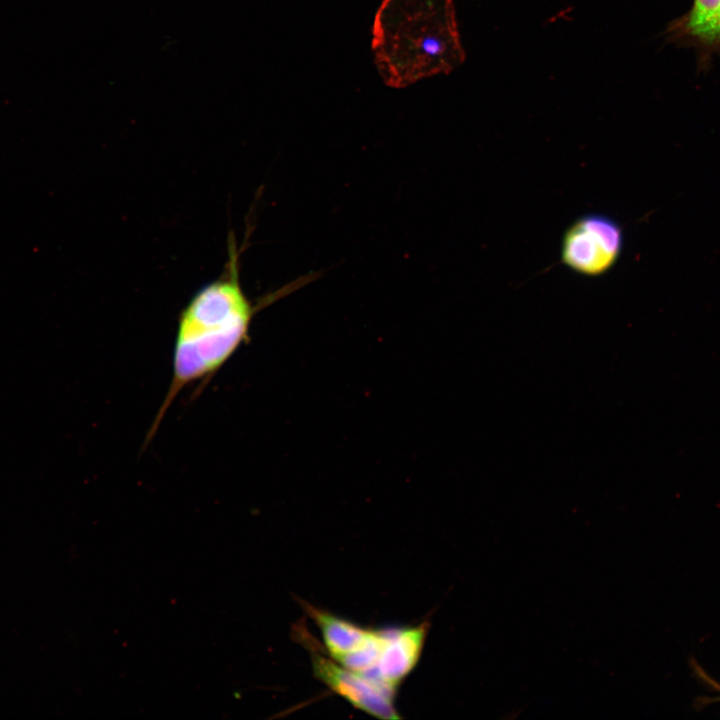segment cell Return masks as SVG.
I'll return each instance as SVG.
<instances>
[{
	"label": "cell",
	"instance_id": "6da1fadb",
	"mask_svg": "<svg viewBox=\"0 0 720 720\" xmlns=\"http://www.w3.org/2000/svg\"><path fill=\"white\" fill-rule=\"evenodd\" d=\"M225 272L201 287L178 315L172 359V377L166 396L145 439L149 443L178 394L189 384L207 383L249 341L254 315L290 287L253 303L245 294L238 270L236 245L230 241Z\"/></svg>",
	"mask_w": 720,
	"mask_h": 720
},
{
	"label": "cell",
	"instance_id": "7a4b0ae2",
	"mask_svg": "<svg viewBox=\"0 0 720 720\" xmlns=\"http://www.w3.org/2000/svg\"><path fill=\"white\" fill-rule=\"evenodd\" d=\"M371 47L378 73L391 88L447 75L465 61L453 0H383Z\"/></svg>",
	"mask_w": 720,
	"mask_h": 720
},
{
	"label": "cell",
	"instance_id": "3957f363",
	"mask_svg": "<svg viewBox=\"0 0 720 720\" xmlns=\"http://www.w3.org/2000/svg\"><path fill=\"white\" fill-rule=\"evenodd\" d=\"M308 632L305 626H296L298 640L309 651L315 678L352 706L373 717L400 718L394 703L395 691L344 667L329 655L325 656L323 648Z\"/></svg>",
	"mask_w": 720,
	"mask_h": 720
},
{
	"label": "cell",
	"instance_id": "277c9868",
	"mask_svg": "<svg viewBox=\"0 0 720 720\" xmlns=\"http://www.w3.org/2000/svg\"><path fill=\"white\" fill-rule=\"evenodd\" d=\"M623 247V232L611 217L586 214L565 231L561 260L570 270L588 277L607 273L618 261Z\"/></svg>",
	"mask_w": 720,
	"mask_h": 720
},
{
	"label": "cell",
	"instance_id": "5b68a950",
	"mask_svg": "<svg viewBox=\"0 0 720 720\" xmlns=\"http://www.w3.org/2000/svg\"><path fill=\"white\" fill-rule=\"evenodd\" d=\"M302 606L319 628L332 659L362 675L376 669L385 643L384 628L363 627L306 602Z\"/></svg>",
	"mask_w": 720,
	"mask_h": 720
},
{
	"label": "cell",
	"instance_id": "8992f818",
	"mask_svg": "<svg viewBox=\"0 0 720 720\" xmlns=\"http://www.w3.org/2000/svg\"><path fill=\"white\" fill-rule=\"evenodd\" d=\"M430 623L387 628L386 642L373 681L397 691L421 657Z\"/></svg>",
	"mask_w": 720,
	"mask_h": 720
},
{
	"label": "cell",
	"instance_id": "52a82bcc",
	"mask_svg": "<svg viewBox=\"0 0 720 720\" xmlns=\"http://www.w3.org/2000/svg\"><path fill=\"white\" fill-rule=\"evenodd\" d=\"M720 21V0H695L687 27L691 34L706 40L716 41Z\"/></svg>",
	"mask_w": 720,
	"mask_h": 720
},
{
	"label": "cell",
	"instance_id": "ba28073f",
	"mask_svg": "<svg viewBox=\"0 0 720 720\" xmlns=\"http://www.w3.org/2000/svg\"><path fill=\"white\" fill-rule=\"evenodd\" d=\"M716 41H720V21H719V26H718V30H717Z\"/></svg>",
	"mask_w": 720,
	"mask_h": 720
}]
</instances>
